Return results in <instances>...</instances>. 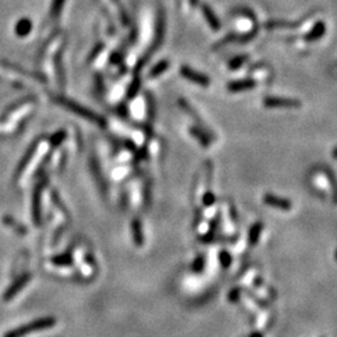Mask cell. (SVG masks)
<instances>
[{"label": "cell", "instance_id": "19", "mask_svg": "<svg viewBox=\"0 0 337 337\" xmlns=\"http://www.w3.org/2000/svg\"><path fill=\"white\" fill-rule=\"evenodd\" d=\"M64 3H65V0H53V3H51V6H50V13H49V15H50L51 19L58 18L61 9H63Z\"/></svg>", "mask_w": 337, "mask_h": 337}, {"label": "cell", "instance_id": "28", "mask_svg": "<svg viewBox=\"0 0 337 337\" xmlns=\"http://www.w3.org/2000/svg\"><path fill=\"white\" fill-rule=\"evenodd\" d=\"M250 337H263V336H262V335L260 334V332L255 331V332H253V334L250 335Z\"/></svg>", "mask_w": 337, "mask_h": 337}, {"label": "cell", "instance_id": "14", "mask_svg": "<svg viewBox=\"0 0 337 337\" xmlns=\"http://www.w3.org/2000/svg\"><path fill=\"white\" fill-rule=\"evenodd\" d=\"M146 113H148V119L149 122H154L155 119V114H156V105H155V99H154L153 94L151 92H146Z\"/></svg>", "mask_w": 337, "mask_h": 337}, {"label": "cell", "instance_id": "26", "mask_svg": "<svg viewBox=\"0 0 337 337\" xmlns=\"http://www.w3.org/2000/svg\"><path fill=\"white\" fill-rule=\"evenodd\" d=\"M103 47H104V44H103V42H99V44L95 45L94 49H92V51H91V53H90L89 61H92V60H94V59L99 55V53H100V51L103 50Z\"/></svg>", "mask_w": 337, "mask_h": 337}, {"label": "cell", "instance_id": "23", "mask_svg": "<svg viewBox=\"0 0 337 337\" xmlns=\"http://www.w3.org/2000/svg\"><path fill=\"white\" fill-rule=\"evenodd\" d=\"M204 266H205V257L204 256H198L195 261H194V263H192V269H194V271L200 272L204 269Z\"/></svg>", "mask_w": 337, "mask_h": 337}, {"label": "cell", "instance_id": "3", "mask_svg": "<svg viewBox=\"0 0 337 337\" xmlns=\"http://www.w3.org/2000/svg\"><path fill=\"white\" fill-rule=\"evenodd\" d=\"M263 105L266 108H279V109H296L300 108L301 103L296 99L289 98H276V96H269L263 99Z\"/></svg>", "mask_w": 337, "mask_h": 337}, {"label": "cell", "instance_id": "2", "mask_svg": "<svg viewBox=\"0 0 337 337\" xmlns=\"http://www.w3.org/2000/svg\"><path fill=\"white\" fill-rule=\"evenodd\" d=\"M180 74L182 75V78L187 79L189 82L195 83V84L201 85V86H209L210 85V78L208 75L203 74V73H199V71L194 70L192 68L187 65H182L180 68Z\"/></svg>", "mask_w": 337, "mask_h": 337}, {"label": "cell", "instance_id": "5", "mask_svg": "<svg viewBox=\"0 0 337 337\" xmlns=\"http://www.w3.org/2000/svg\"><path fill=\"white\" fill-rule=\"evenodd\" d=\"M263 203L266 204L270 208L277 209L281 211H290L293 209V204L287 199L280 198V196L274 195V194H265L263 195Z\"/></svg>", "mask_w": 337, "mask_h": 337}, {"label": "cell", "instance_id": "15", "mask_svg": "<svg viewBox=\"0 0 337 337\" xmlns=\"http://www.w3.org/2000/svg\"><path fill=\"white\" fill-rule=\"evenodd\" d=\"M179 105H180V108L182 109V110H185L187 114H190V115H191V118H192V119H195L196 122L199 123V126L203 127V129H205V130H206V127H205V125H204L203 120H201V119L199 118L198 114L195 113V110H194V109L191 108V105H190V104L187 103L186 100H184V99H179Z\"/></svg>", "mask_w": 337, "mask_h": 337}, {"label": "cell", "instance_id": "25", "mask_svg": "<svg viewBox=\"0 0 337 337\" xmlns=\"http://www.w3.org/2000/svg\"><path fill=\"white\" fill-rule=\"evenodd\" d=\"M237 38H239V35H236V34H229L227 37H225L224 39L221 40V42H219V44H216V49H219V47H221V46H224V45H226V44H229V42H235V40H237Z\"/></svg>", "mask_w": 337, "mask_h": 337}, {"label": "cell", "instance_id": "13", "mask_svg": "<svg viewBox=\"0 0 337 337\" xmlns=\"http://www.w3.org/2000/svg\"><path fill=\"white\" fill-rule=\"evenodd\" d=\"M262 230H263L262 222H255V224L250 227V231H249V243H250L251 245L253 246L255 244L258 243Z\"/></svg>", "mask_w": 337, "mask_h": 337}, {"label": "cell", "instance_id": "4", "mask_svg": "<svg viewBox=\"0 0 337 337\" xmlns=\"http://www.w3.org/2000/svg\"><path fill=\"white\" fill-rule=\"evenodd\" d=\"M164 34H165V16H164L163 9H160L158 13V16H156L155 38H154L153 46H151L150 51H149V58H150V54L153 53L154 50H156V49L160 47L161 42H163V39H164Z\"/></svg>", "mask_w": 337, "mask_h": 337}, {"label": "cell", "instance_id": "22", "mask_svg": "<svg viewBox=\"0 0 337 337\" xmlns=\"http://www.w3.org/2000/svg\"><path fill=\"white\" fill-rule=\"evenodd\" d=\"M66 137V132L64 131V130H60V131H58L56 134L53 135V137L50 139L51 141V145L53 146H59L61 144V142L65 140Z\"/></svg>", "mask_w": 337, "mask_h": 337}, {"label": "cell", "instance_id": "20", "mask_svg": "<svg viewBox=\"0 0 337 337\" xmlns=\"http://www.w3.org/2000/svg\"><path fill=\"white\" fill-rule=\"evenodd\" d=\"M249 56L248 55H237L235 56L234 59H231L229 63V68L231 69V70H236V69L241 68V66L245 64V61H248Z\"/></svg>", "mask_w": 337, "mask_h": 337}, {"label": "cell", "instance_id": "24", "mask_svg": "<svg viewBox=\"0 0 337 337\" xmlns=\"http://www.w3.org/2000/svg\"><path fill=\"white\" fill-rule=\"evenodd\" d=\"M203 201H204V205H205L206 208H210V206H212L213 204H215L216 199H215V196H213L212 192L209 190V191L205 192V195H204V198H203Z\"/></svg>", "mask_w": 337, "mask_h": 337}, {"label": "cell", "instance_id": "16", "mask_svg": "<svg viewBox=\"0 0 337 337\" xmlns=\"http://www.w3.org/2000/svg\"><path fill=\"white\" fill-rule=\"evenodd\" d=\"M140 87H141V80H140V78L136 75V77L132 79V82L130 83L129 87H127V90H126L127 100H131V99H134L135 96H136Z\"/></svg>", "mask_w": 337, "mask_h": 337}, {"label": "cell", "instance_id": "9", "mask_svg": "<svg viewBox=\"0 0 337 337\" xmlns=\"http://www.w3.org/2000/svg\"><path fill=\"white\" fill-rule=\"evenodd\" d=\"M190 134L192 136L195 137L199 142L204 148H209L210 146V136L211 135L208 134V130L203 129V127H198V126H192L190 127Z\"/></svg>", "mask_w": 337, "mask_h": 337}, {"label": "cell", "instance_id": "10", "mask_svg": "<svg viewBox=\"0 0 337 337\" xmlns=\"http://www.w3.org/2000/svg\"><path fill=\"white\" fill-rule=\"evenodd\" d=\"M33 29V23L30 19L28 18H23L15 24V34L18 35L19 38H25L28 37L30 32Z\"/></svg>", "mask_w": 337, "mask_h": 337}, {"label": "cell", "instance_id": "11", "mask_svg": "<svg viewBox=\"0 0 337 337\" xmlns=\"http://www.w3.org/2000/svg\"><path fill=\"white\" fill-rule=\"evenodd\" d=\"M131 231H132V239L136 246L144 245V232H142V225L139 219H135L131 224Z\"/></svg>", "mask_w": 337, "mask_h": 337}, {"label": "cell", "instance_id": "27", "mask_svg": "<svg viewBox=\"0 0 337 337\" xmlns=\"http://www.w3.org/2000/svg\"><path fill=\"white\" fill-rule=\"evenodd\" d=\"M240 297V289H234V290H231V293H230L229 295V300L231 301V302H235V301L239 300Z\"/></svg>", "mask_w": 337, "mask_h": 337}, {"label": "cell", "instance_id": "6", "mask_svg": "<svg viewBox=\"0 0 337 337\" xmlns=\"http://www.w3.org/2000/svg\"><path fill=\"white\" fill-rule=\"evenodd\" d=\"M201 10H203L204 18H205V20L208 21V24L210 25L211 29L215 30V32L221 29V23H220L219 18H217V15L213 13V10L208 5V4H203Z\"/></svg>", "mask_w": 337, "mask_h": 337}, {"label": "cell", "instance_id": "21", "mask_svg": "<svg viewBox=\"0 0 337 337\" xmlns=\"http://www.w3.org/2000/svg\"><path fill=\"white\" fill-rule=\"evenodd\" d=\"M219 258H220V262H221V266L224 267V269H229L230 265H231V256H230V253H227V251H221L219 255Z\"/></svg>", "mask_w": 337, "mask_h": 337}, {"label": "cell", "instance_id": "1", "mask_svg": "<svg viewBox=\"0 0 337 337\" xmlns=\"http://www.w3.org/2000/svg\"><path fill=\"white\" fill-rule=\"evenodd\" d=\"M55 101L58 104H60L61 106H64L65 109H68L69 111H71V113H74V114H77V115L82 116V118L86 119V120H89V122L99 125L100 127H105V125H106L105 119H104L103 116L98 115L96 113H94L92 110H90V109L83 106L82 104L75 103V101L70 100V99L63 98V96H56Z\"/></svg>", "mask_w": 337, "mask_h": 337}, {"label": "cell", "instance_id": "17", "mask_svg": "<svg viewBox=\"0 0 337 337\" xmlns=\"http://www.w3.org/2000/svg\"><path fill=\"white\" fill-rule=\"evenodd\" d=\"M168 66H170V63H168V60L159 61V63L156 64V65L154 66V68L150 70V78L160 77V75L163 74L164 71L168 70Z\"/></svg>", "mask_w": 337, "mask_h": 337}, {"label": "cell", "instance_id": "8", "mask_svg": "<svg viewBox=\"0 0 337 337\" xmlns=\"http://www.w3.org/2000/svg\"><path fill=\"white\" fill-rule=\"evenodd\" d=\"M325 33H326V25H325L324 21H319V23L315 24L314 28L305 35L303 39L308 42H316V40L321 39V38L324 37Z\"/></svg>", "mask_w": 337, "mask_h": 337}, {"label": "cell", "instance_id": "18", "mask_svg": "<svg viewBox=\"0 0 337 337\" xmlns=\"http://www.w3.org/2000/svg\"><path fill=\"white\" fill-rule=\"evenodd\" d=\"M55 68L56 73H58L59 83H60V86H64V83H65V77H64V69H63V63H61V51H59L55 56Z\"/></svg>", "mask_w": 337, "mask_h": 337}, {"label": "cell", "instance_id": "12", "mask_svg": "<svg viewBox=\"0 0 337 337\" xmlns=\"http://www.w3.org/2000/svg\"><path fill=\"white\" fill-rule=\"evenodd\" d=\"M265 27L267 29H293L300 27V23H291L286 20H269L266 21Z\"/></svg>", "mask_w": 337, "mask_h": 337}, {"label": "cell", "instance_id": "7", "mask_svg": "<svg viewBox=\"0 0 337 337\" xmlns=\"http://www.w3.org/2000/svg\"><path fill=\"white\" fill-rule=\"evenodd\" d=\"M256 86V82L253 79H243L236 80V82H231L227 85V89L231 92H239L245 91V90L253 89Z\"/></svg>", "mask_w": 337, "mask_h": 337}]
</instances>
